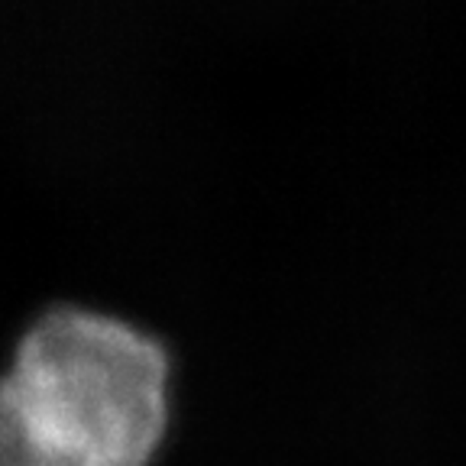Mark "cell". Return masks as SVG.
<instances>
[{
  "label": "cell",
  "instance_id": "cell-1",
  "mask_svg": "<svg viewBox=\"0 0 466 466\" xmlns=\"http://www.w3.org/2000/svg\"><path fill=\"white\" fill-rule=\"evenodd\" d=\"M172 421V360L153 334L52 308L0 372V466H153Z\"/></svg>",
  "mask_w": 466,
  "mask_h": 466
}]
</instances>
